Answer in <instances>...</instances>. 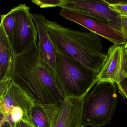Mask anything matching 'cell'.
<instances>
[{"label":"cell","instance_id":"6da1fadb","mask_svg":"<svg viewBox=\"0 0 127 127\" xmlns=\"http://www.w3.org/2000/svg\"><path fill=\"white\" fill-rule=\"evenodd\" d=\"M35 40L20 54H14L11 79L36 102L59 104L64 97L56 76L41 58Z\"/></svg>","mask_w":127,"mask_h":127},{"label":"cell","instance_id":"7a4b0ae2","mask_svg":"<svg viewBox=\"0 0 127 127\" xmlns=\"http://www.w3.org/2000/svg\"><path fill=\"white\" fill-rule=\"evenodd\" d=\"M46 26L58 52L81 63L97 75L107 58L98 35L72 29L47 19Z\"/></svg>","mask_w":127,"mask_h":127},{"label":"cell","instance_id":"3957f363","mask_svg":"<svg viewBox=\"0 0 127 127\" xmlns=\"http://www.w3.org/2000/svg\"><path fill=\"white\" fill-rule=\"evenodd\" d=\"M117 87L98 82L84 97L81 127H101L110 124L117 104Z\"/></svg>","mask_w":127,"mask_h":127},{"label":"cell","instance_id":"277c9868","mask_svg":"<svg viewBox=\"0 0 127 127\" xmlns=\"http://www.w3.org/2000/svg\"><path fill=\"white\" fill-rule=\"evenodd\" d=\"M56 76L64 98H84L96 84V75L81 63L58 52Z\"/></svg>","mask_w":127,"mask_h":127},{"label":"cell","instance_id":"5b68a950","mask_svg":"<svg viewBox=\"0 0 127 127\" xmlns=\"http://www.w3.org/2000/svg\"><path fill=\"white\" fill-rule=\"evenodd\" d=\"M60 7L75 10L122 32L120 15L109 8L105 0H63Z\"/></svg>","mask_w":127,"mask_h":127},{"label":"cell","instance_id":"8992f818","mask_svg":"<svg viewBox=\"0 0 127 127\" xmlns=\"http://www.w3.org/2000/svg\"><path fill=\"white\" fill-rule=\"evenodd\" d=\"M60 15L64 18L75 22L101 36L115 45H125L127 38L122 32L112 26L88 17L75 10L61 8Z\"/></svg>","mask_w":127,"mask_h":127},{"label":"cell","instance_id":"52a82bcc","mask_svg":"<svg viewBox=\"0 0 127 127\" xmlns=\"http://www.w3.org/2000/svg\"><path fill=\"white\" fill-rule=\"evenodd\" d=\"M17 23L13 47L15 54L22 53L35 40H37V30L30 8L25 4L13 8Z\"/></svg>","mask_w":127,"mask_h":127},{"label":"cell","instance_id":"ba28073f","mask_svg":"<svg viewBox=\"0 0 127 127\" xmlns=\"http://www.w3.org/2000/svg\"><path fill=\"white\" fill-rule=\"evenodd\" d=\"M127 76L124 46H111L108 50L106 61L96 76V83L110 82L117 84L124 81Z\"/></svg>","mask_w":127,"mask_h":127},{"label":"cell","instance_id":"9c48e42d","mask_svg":"<svg viewBox=\"0 0 127 127\" xmlns=\"http://www.w3.org/2000/svg\"><path fill=\"white\" fill-rule=\"evenodd\" d=\"M35 102L26 92L12 82L8 91L0 97V115L7 118L14 107H20L25 113V121L32 123V111Z\"/></svg>","mask_w":127,"mask_h":127},{"label":"cell","instance_id":"30bf717a","mask_svg":"<svg viewBox=\"0 0 127 127\" xmlns=\"http://www.w3.org/2000/svg\"><path fill=\"white\" fill-rule=\"evenodd\" d=\"M84 97L64 98L59 105V111L52 127H81Z\"/></svg>","mask_w":127,"mask_h":127},{"label":"cell","instance_id":"8fae6325","mask_svg":"<svg viewBox=\"0 0 127 127\" xmlns=\"http://www.w3.org/2000/svg\"><path fill=\"white\" fill-rule=\"evenodd\" d=\"M32 14L39 36L38 46L40 55L50 67L56 77V59L58 51L47 30L46 17L41 14Z\"/></svg>","mask_w":127,"mask_h":127},{"label":"cell","instance_id":"7c38bea8","mask_svg":"<svg viewBox=\"0 0 127 127\" xmlns=\"http://www.w3.org/2000/svg\"><path fill=\"white\" fill-rule=\"evenodd\" d=\"M59 105L35 102L32 114L33 125L36 127H52L58 113Z\"/></svg>","mask_w":127,"mask_h":127},{"label":"cell","instance_id":"4fadbf2b","mask_svg":"<svg viewBox=\"0 0 127 127\" xmlns=\"http://www.w3.org/2000/svg\"><path fill=\"white\" fill-rule=\"evenodd\" d=\"M14 54L13 46L0 25V79L5 76L11 78Z\"/></svg>","mask_w":127,"mask_h":127},{"label":"cell","instance_id":"5bb4252c","mask_svg":"<svg viewBox=\"0 0 127 127\" xmlns=\"http://www.w3.org/2000/svg\"><path fill=\"white\" fill-rule=\"evenodd\" d=\"M17 20L14 8L5 14L1 15V23L5 32L13 46Z\"/></svg>","mask_w":127,"mask_h":127},{"label":"cell","instance_id":"9a60e30c","mask_svg":"<svg viewBox=\"0 0 127 127\" xmlns=\"http://www.w3.org/2000/svg\"><path fill=\"white\" fill-rule=\"evenodd\" d=\"M109 8L121 16H127V0H106Z\"/></svg>","mask_w":127,"mask_h":127},{"label":"cell","instance_id":"2e32d148","mask_svg":"<svg viewBox=\"0 0 127 127\" xmlns=\"http://www.w3.org/2000/svg\"><path fill=\"white\" fill-rule=\"evenodd\" d=\"M32 2L40 8L61 7L63 4V0H34Z\"/></svg>","mask_w":127,"mask_h":127},{"label":"cell","instance_id":"e0dca14e","mask_svg":"<svg viewBox=\"0 0 127 127\" xmlns=\"http://www.w3.org/2000/svg\"><path fill=\"white\" fill-rule=\"evenodd\" d=\"M12 84L10 77H3L0 79V97L2 96L8 91Z\"/></svg>","mask_w":127,"mask_h":127},{"label":"cell","instance_id":"ac0fdd59","mask_svg":"<svg viewBox=\"0 0 127 127\" xmlns=\"http://www.w3.org/2000/svg\"><path fill=\"white\" fill-rule=\"evenodd\" d=\"M118 89L122 93L123 96L126 97L127 99V78L125 79L124 81L116 84Z\"/></svg>","mask_w":127,"mask_h":127},{"label":"cell","instance_id":"d6986e66","mask_svg":"<svg viewBox=\"0 0 127 127\" xmlns=\"http://www.w3.org/2000/svg\"><path fill=\"white\" fill-rule=\"evenodd\" d=\"M121 26L122 32L127 38V16H121Z\"/></svg>","mask_w":127,"mask_h":127},{"label":"cell","instance_id":"ffe728a7","mask_svg":"<svg viewBox=\"0 0 127 127\" xmlns=\"http://www.w3.org/2000/svg\"><path fill=\"white\" fill-rule=\"evenodd\" d=\"M14 127H36L32 123H30L24 120H22L16 123Z\"/></svg>","mask_w":127,"mask_h":127},{"label":"cell","instance_id":"44dd1931","mask_svg":"<svg viewBox=\"0 0 127 127\" xmlns=\"http://www.w3.org/2000/svg\"><path fill=\"white\" fill-rule=\"evenodd\" d=\"M126 55V69L127 73V50H125Z\"/></svg>","mask_w":127,"mask_h":127},{"label":"cell","instance_id":"7402d4cb","mask_svg":"<svg viewBox=\"0 0 127 127\" xmlns=\"http://www.w3.org/2000/svg\"><path fill=\"white\" fill-rule=\"evenodd\" d=\"M124 48H125V49L127 50V43H126V44H125L124 46Z\"/></svg>","mask_w":127,"mask_h":127},{"label":"cell","instance_id":"603a6c76","mask_svg":"<svg viewBox=\"0 0 127 127\" xmlns=\"http://www.w3.org/2000/svg\"></svg>","mask_w":127,"mask_h":127}]
</instances>
